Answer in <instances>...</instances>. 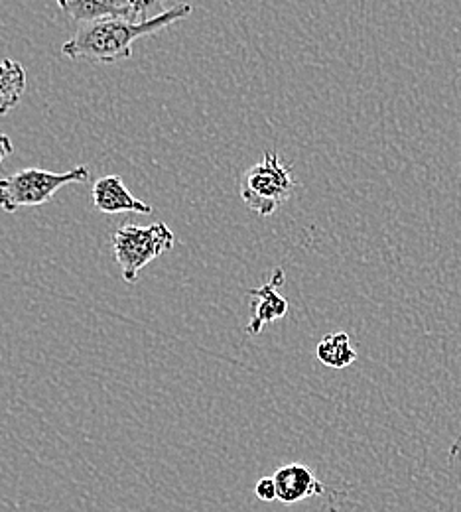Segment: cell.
Returning <instances> with one entry per match:
<instances>
[{"label":"cell","instance_id":"obj_1","mask_svg":"<svg viewBox=\"0 0 461 512\" xmlns=\"http://www.w3.org/2000/svg\"><path fill=\"white\" fill-rule=\"evenodd\" d=\"M192 14L190 4H176L146 22H132L127 18H111L83 24L73 38L62 46V54L69 60H87L95 64H115L132 58V44L142 36H152L174 22Z\"/></svg>","mask_w":461,"mask_h":512},{"label":"cell","instance_id":"obj_2","mask_svg":"<svg viewBox=\"0 0 461 512\" xmlns=\"http://www.w3.org/2000/svg\"><path fill=\"white\" fill-rule=\"evenodd\" d=\"M243 203L261 217H270L296 192L292 168L274 150H266L263 162L251 166L239 182Z\"/></svg>","mask_w":461,"mask_h":512},{"label":"cell","instance_id":"obj_3","mask_svg":"<svg viewBox=\"0 0 461 512\" xmlns=\"http://www.w3.org/2000/svg\"><path fill=\"white\" fill-rule=\"evenodd\" d=\"M87 180V166H77L64 174L26 168L0 180V209L6 213H16L20 207L44 205L64 186L85 184Z\"/></svg>","mask_w":461,"mask_h":512},{"label":"cell","instance_id":"obj_4","mask_svg":"<svg viewBox=\"0 0 461 512\" xmlns=\"http://www.w3.org/2000/svg\"><path fill=\"white\" fill-rule=\"evenodd\" d=\"M176 243V237L172 229L156 221L152 225H134L125 223L113 233V251L115 258L121 266V274L125 282L134 284L138 280L140 270L164 255L166 251H172Z\"/></svg>","mask_w":461,"mask_h":512},{"label":"cell","instance_id":"obj_5","mask_svg":"<svg viewBox=\"0 0 461 512\" xmlns=\"http://www.w3.org/2000/svg\"><path fill=\"white\" fill-rule=\"evenodd\" d=\"M286 282L284 270L274 268L272 278L261 286L251 290L249 294L257 300L253 304V316L247 325L249 335H259L264 327L272 321L282 320L288 314V300L278 292V288Z\"/></svg>","mask_w":461,"mask_h":512},{"label":"cell","instance_id":"obj_6","mask_svg":"<svg viewBox=\"0 0 461 512\" xmlns=\"http://www.w3.org/2000/svg\"><path fill=\"white\" fill-rule=\"evenodd\" d=\"M278 489V501L284 505H294L310 497H320L326 487L318 481L314 471L304 463H288L276 469L272 475Z\"/></svg>","mask_w":461,"mask_h":512},{"label":"cell","instance_id":"obj_7","mask_svg":"<svg viewBox=\"0 0 461 512\" xmlns=\"http://www.w3.org/2000/svg\"><path fill=\"white\" fill-rule=\"evenodd\" d=\"M93 205L101 213L117 215V213H140L150 215L152 207L140 199H136L125 186L123 178L119 176H103L93 184L91 190Z\"/></svg>","mask_w":461,"mask_h":512},{"label":"cell","instance_id":"obj_8","mask_svg":"<svg viewBox=\"0 0 461 512\" xmlns=\"http://www.w3.org/2000/svg\"><path fill=\"white\" fill-rule=\"evenodd\" d=\"M60 8L69 18L81 24L111 20V18H127L132 20L129 0H58Z\"/></svg>","mask_w":461,"mask_h":512},{"label":"cell","instance_id":"obj_9","mask_svg":"<svg viewBox=\"0 0 461 512\" xmlns=\"http://www.w3.org/2000/svg\"><path fill=\"white\" fill-rule=\"evenodd\" d=\"M316 357L322 365L341 371L351 367L357 361V351L351 345L347 333H328L316 347Z\"/></svg>","mask_w":461,"mask_h":512},{"label":"cell","instance_id":"obj_10","mask_svg":"<svg viewBox=\"0 0 461 512\" xmlns=\"http://www.w3.org/2000/svg\"><path fill=\"white\" fill-rule=\"evenodd\" d=\"M26 91L24 65L6 58L0 62V115L10 113Z\"/></svg>","mask_w":461,"mask_h":512},{"label":"cell","instance_id":"obj_11","mask_svg":"<svg viewBox=\"0 0 461 512\" xmlns=\"http://www.w3.org/2000/svg\"><path fill=\"white\" fill-rule=\"evenodd\" d=\"M166 0H129L132 10V22H146L154 16H160Z\"/></svg>","mask_w":461,"mask_h":512},{"label":"cell","instance_id":"obj_12","mask_svg":"<svg viewBox=\"0 0 461 512\" xmlns=\"http://www.w3.org/2000/svg\"><path fill=\"white\" fill-rule=\"evenodd\" d=\"M255 495L264 501V503H270V501H278V489H276V481L274 477H263L259 479L257 487H255Z\"/></svg>","mask_w":461,"mask_h":512},{"label":"cell","instance_id":"obj_13","mask_svg":"<svg viewBox=\"0 0 461 512\" xmlns=\"http://www.w3.org/2000/svg\"><path fill=\"white\" fill-rule=\"evenodd\" d=\"M14 152V144H12V140L8 138V134H4V132H0V164L10 156Z\"/></svg>","mask_w":461,"mask_h":512},{"label":"cell","instance_id":"obj_14","mask_svg":"<svg viewBox=\"0 0 461 512\" xmlns=\"http://www.w3.org/2000/svg\"><path fill=\"white\" fill-rule=\"evenodd\" d=\"M448 457H450V461L461 459V434L456 438V442L450 446V453H448Z\"/></svg>","mask_w":461,"mask_h":512}]
</instances>
